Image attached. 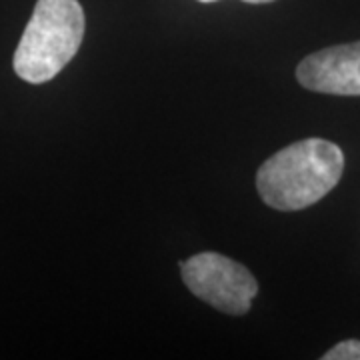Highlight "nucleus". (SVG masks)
<instances>
[{"instance_id":"2","label":"nucleus","mask_w":360,"mask_h":360,"mask_svg":"<svg viewBox=\"0 0 360 360\" xmlns=\"http://www.w3.org/2000/svg\"><path fill=\"white\" fill-rule=\"evenodd\" d=\"M82 39L78 0H39L14 52V72L30 84L49 82L75 58Z\"/></svg>"},{"instance_id":"1","label":"nucleus","mask_w":360,"mask_h":360,"mask_svg":"<svg viewBox=\"0 0 360 360\" xmlns=\"http://www.w3.org/2000/svg\"><path fill=\"white\" fill-rule=\"evenodd\" d=\"M345 155L335 142L307 139L288 144L262 162L257 188L264 205L295 212L316 205L338 184Z\"/></svg>"},{"instance_id":"5","label":"nucleus","mask_w":360,"mask_h":360,"mask_svg":"<svg viewBox=\"0 0 360 360\" xmlns=\"http://www.w3.org/2000/svg\"><path fill=\"white\" fill-rule=\"evenodd\" d=\"M322 360H360V340L356 338L342 340L326 354H322Z\"/></svg>"},{"instance_id":"6","label":"nucleus","mask_w":360,"mask_h":360,"mask_svg":"<svg viewBox=\"0 0 360 360\" xmlns=\"http://www.w3.org/2000/svg\"><path fill=\"white\" fill-rule=\"evenodd\" d=\"M198 2H217V0H198ZM243 2H248V4H269V2H274V0H243Z\"/></svg>"},{"instance_id":"4","label":"nucleus","mask_w":360,"mask_h":360,"mask_svg":"<svg viewBox=\"0 0 360 360\" xmlns=\"http://www.w3.org/2000/svg\"><path fill=\"white\" fill-rule=\"evenodd\" d=\"M296 78L312 92L360 96V40L312 52L300 60Z\"/></svg>"},{"instance_id":"3","label":"nucleus","mask_w":360,"mask_h":360,"mask_svg":"<svg viewBox=\"0 0 360 360\" xmlns=\"http://www.w3.org/2000/svg\"><path fill=\"white\" fill-rule=\"evenodd\" d=\"M186 288L224 314L243 316L258 295L255 274L245 264L219 252H200L180 262Z\"/></svg>"}]
</instances>
